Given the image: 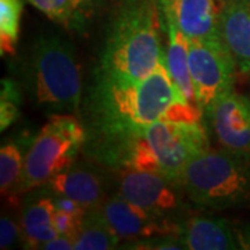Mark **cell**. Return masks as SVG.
Here are the masks:
<instances>
[{
  "label": "cell",
  "instance_id": "cell-1",
  "mask_svg": "<svg viewBox=\"0 0 250 250\" xmlns=\"http://www.w3.org/2000/svg\"><path fill=\"white\" fill-rule=\"evenodd\" d=\"M178 96L167 57L138 82L99 78L89 99L88 152L102 164L117 168L125 146L160 120Z\"/></svg>",
  "mask_w": 250,
  "mask_h": 250
},
{
  "label": "cell",
  "instance_id": "cell-2",
  "mask_svg": "<svg viewBox=\"0 0 250 250\" xmlns=\"http://www.w3.org/2000/svg\"><path fill=\"white\" fill-rule=\"evenodd\" d=\"M160 0H116L99 67V78L138 82L164 57Z\"/></svg>",
  "mask_w": 250,
  "mask_h": 250
},
{
  "label": "cell",
  "instance_id": "cell-3",
  "mask_svg": "<svg viewBox=\"0 0 250 250\" xmlns=\"http://www.w3.org/2000/svg\"><path fill=\"white\" fill-rule=\"evenodd\" d=\"M208 149L203 123L157 120L125 146L117 168L159 172L179 185L188 163Z\"/></svg>",
  "mask_w": 250,
  "mask_h": 250
},
{
  "label": "cell",
  "instance_id": "cell-4",
  "mask_svg": "<svg viewBox=\"0 0 250 250\" xmlns=\"http://www.w3.org/2000/svg\"><path fill=\"white\" fill-rule=\"evenodd\" d=\"M179 185L189 200L202 208L250 206V153L208 149L188 163Z\"/></svg>",
  "mask_w": 250,
  "mask_h": 250
},
{
  "label": "cell",
  "instance_id": "cell-5",
  "mask_svg": "<svg viewBox=\"0 0 250 250\" xmlns=\"http://www.w3.org/2000/svg\"><path fill=\"white\" fill-rule=\"evenodd\" d=\"M28 81L32 98L53 114H77L81 107L82 83L74 46L62 36L42 35L32 47Z\"/></svg>",
  "mask_w": 250,
  "mask_h": 250
},
{
  "label": "cell",
  "instance_id": "cell-6",
  "mask_svg": "<svg viewBox=\"0 0 250 250\" xmlns=\"http://www.w3.org/2000/svg\"><path fill=\"white\" fill-rule=\"evenodd\" d=\"M88 132L74 114H52L28 146L16 196L41 188L75 163Z\"/></svg>",
  "mask_w": 250,
  "mask_h": 250
},
{
  "label": "cell",
  "instance_id": "cell-7",
  "mask_svg": "<svg viewBox=\"0 0 250 250\" xmlns=\"http://www.w3.org/2000/svg\"><path fill=\"white\" fill-rule=\"evenodd\" d=\"M189 70L205 117L235 88L238 64L221 36L189 39Z\"/></svg>",
  "mask_w": 250,
  "mask_h": 250
},
{
  "label": "cell",
  "instance_id": "cell-8",
  "mask_svg": "<svg viewBox=\"0 0 250 250\" xmlns=\"http://www.w3.org/2000/svg\"><path fill=\"white\" fill-rule=\"evenodd\" d=\"M177 182L153 171L118 168L117 192L134 205L157 215L178 220L182 210V199Z\"/></svg>",
  "mask_w": 250,
  "mask_h": 250
},
{
  "label": "cell",
  "instance_id": "cell-9",
  "mask_svg": "<svg viewBox=\"0 0 250 250\" xmlns=\"http://www.w3.org/2000/svg\"><path fill=\"white\" fill-rule=\"evenodd\" d=\"M102 213L121 239L132 241L163 235H179L182 223L177 218L157 215L126 200L114 192L100 207Z\"/></svg>",
  "mask_w": 250,
  "mask_h": 250
},
{
  "label": "cell",
  "instance_id": "cell-10",
  "mask_svg": "<svg viewBox=\"0 0 250 250\" xmlns=\"http://www.w3.org/2000/svg\"><path fill=\"white\" fill-rule=\"evenodd\" d=\"M224 147L250 153V95L232 90L207 116Z\"/></svg>",
  "mask_w": 250,
  "mask_h": 250
},
{
  "label": "cell",
  "instance_id": "cell-11",
  "mask_svg": "<svg viewBox=\"0 0 250 250\" xmlns=\"http://www.w3.org/2000/svg\"><path fill=\"white\" fill-rule=\"evenodd\" d=\"M43 188L56 196L70 197L86 211L99 208L107 199V177L98 168L86 164H72L54 175Z\"/></svg>",
  "mask_w": 250,
  "mask_h": 250
},
{
  "label": "cell",
  "instance_id": "cell-12",
  "mask_svg": "<svg viewBox=\"0 0 250 250\" xmlns=\"http://www.w3.org/2000/svg\"><path fill=\"white\" fill-rule=\"evenodd\" d=\"M221 0H160L166 24H172L188 39L213 38L218 34Z\"/></svg>",
  "mask_w": 250,
  "mask_h": 250
},
{
  "label": "cell",
  "instance_id": "cell-13",
  "mask_svg": "<svg viewBox=\"0 0 250 250\" xmlns=\"http://www.w3.org/2000/svg\"><path fill=\"white\" fill-rule=\"evenodd\" d=\"M218 34L238 70L250 74V0H221Z\"/></svg>",
  "mask_w": 250,
  "mask_h": 250
},
{
  "label": "cell",
  "instance_id": "cell-14",
  "mask_svg": "<svg viewBox=\"0 0 250 250\" xmlns=\"http://www.w3.org/2000/svg\"><path fill=\"white\" fill-rule=\"evenodd\" d=\"M54 211L53 195L46 189L31 195L24 202L20 213L22 248L41 249L42 245L59 235L54 227Z\"/></svg>",
  "mask_w": 250,
  "mask_h": 250
},
{
  "label": "cell",
  "instance_id": "cell-15",
  "mask_svg": "<svg viewBox=\"0 0 250 250\" xmlns=\"http://www.w3.org/2000/svg\"><path fill=\"white\" fill-rule=\"evenodd\" d=\"M181 239L189 250L239 249L235 228L224 218L192 217L182 223Z\"/></svg>",
  "mask_w": 250,
  "mask_h": 250
},
{
  "label": "cell",
  "instance_id": "cell-16",
  "mask_svg": "<svg viewBox=\"0 0 250 250\" xmlns=\"http://www.w3.org/2000/svg\"><path fill=\"white\" fill-rule=\"evenodd\" d=\"M166 31L168 36L166 57L174 88L181 98L197 104L196 93L189 70V39L172 24H166Z\"/></svg>",
  "mask_w": 250,
  "mask_h": 250
},
{
  "label": "cell",
  "instance_id": "cell-17",
  "mask_svg": "<svg viewBox=\"0 0 250 250\" xmlns=\"http://www.w3.org/2000/svg\"><path fill=\"white\" fill-rule=\"evenodd\" d=\"M27 143L22 138H9L3 141L0 147V192L1 196L7 199L9 205L17 206L16 189L24 170L27 156L24 146H27Z\"/></svg>",
  "mask_w": 250,
  "mask_h": 250
},
{
  "label": "cell",
  "instance_id": "cell-18",
  "mask_svg": "<svg viewBox=\"0 0 250 250\" xmlns=\"http://www.w3.org/2000/svg\"><path fill=\"white\" fill-rule=\"evenodd\" d=\"M121 238L107 223L100 207L86 211L80 235L75 239V250H111L120 248Z\"/></svg>",
  "mask_w": 250,
  "mask_h": 250
},
{
  "label": "cell",
  "instance_id": "cell-19",
  "mask_svg": "<svg viewBox=\"0 0 250 250\" xmlns=\"http://www.w3.org/2000/svg\"><path fill=\"white\" fill-rule=\"evenodd\" d=\"M52 21L70 29L83 27L92 9L90 0H28Z\"/></svg>",
  "mask_w": 250,
  "mask_h": 250
},
{
  "label": "cell",
  "instance_id": "cell-20",
  "mask_svg": "<svg viewBox=\"0 0 250 250\" xmlns=\"http://www.w3.org/2000/svg\"><path fill=\"white\" fill-rule=\"evenodd\" d=\"M22 0H0V53L14 56L20 39Z\"/></svg>",
  "mask_w": 250,
  "mask_h": 250
},
{
  "label": "cell",
  "instance_id": "cell-21",
  "mask_svg": "<svg viewBox=\"0 0 250 250\" xmlns=\"http://www.w3.org/2000/svg\"><path fill=\"white\" fill-rule=\"evenodd\" d=\"M21 93L16 81L3 78L0 90V128L6 131L20 116Z\"/></svg>",
  "mask_w": 250,
  "mask_h": 250
},
{
  "label": "cell",
  "instance_id": "cell-22",
  "mask_svg": "<svg viewBox=\"0 0 250 250\" xmlns=\"http://www.w3.org/2000/svg\"><path fill=\"white\" fill-rule=\"evenodd\" d=\"M18 243L22 245V231L20 220L13 218L7 213H3L0 218V249H11Z\"/></svg>",
  "mask_w": 250,
  "mask_h": 250
},
{
  "label": "cell",
  "instance_id": "cell-23",
  "mask_svg": "<svg viewBox=\"0 0 250 250\" xmlns=\"http://www.w3.org/2000/svg\"><path fill=\"white\" fill-rule=\"evenodd\" d=\"M83 224V217L68 214L60 210L54 211V227L60 235H65L71 239H77Z\"/></svg>",
  "mask_w": 250,
  "mask_h": 250
},
{
  "label": "cell",
  "instance_id": "cell-24",
  "mask_svg": "<svg viewBox=\"0 0 250 250\" xmlns=\"http://www.w3.org/2000/svg\"><path fill=\"white\" fill-rule=\"evenodd\" d=\"M53 202L54 206H56V210H60V211L72 215H78V217H85V214H86V210L78 202L72 200L70 197L53 195Z\"/></svg>",
  "mask_w": 250,
  "mask_h": 250
},
{
  "label": "cell",
  "instance_id": "cell-25",
  "mask_svg": "<svg viewBox=\"0 0 250 250\" xmlns=\"http://www.w3.org/2000/svg\"><path fill=\"white\" fill-rule=\"evenodd\" d=\"M41 249L43 250H71L75 249V241L65 236V235H57L56 238L46 242L45 245H42Z\"/></svg>",
  "mask_w": 250,
  "mask_h": 250
},
{
  "label": "cell",
  "instance_id": "cell-26",
  "mask_svg": "<svg viewBox=\"0 0 250 250\" xmlns=\"http://www.w3.org/2000/svg\"><path fill=\"white\" fill-rule=\"evenodd\" d=\"M239 249H250V225L241 229H235Z\"/></svg>",
  "mask_w": 250,
  "mask_h": 250
},
{
  "label": "cell",
  "instance_id": "cell-27",
  "mask_svg": "<svg viewBox=\"0 0 250 250\" xmlns=\"http://www.w3.org/2000/svg\"><path fill=\"white\" fill-rule=\"evenodd\" d=\"M248 75H250V74H248Z\"/></svg>",
  "mask_w": 250,
  "mask_h": 250
}]
</instances>
